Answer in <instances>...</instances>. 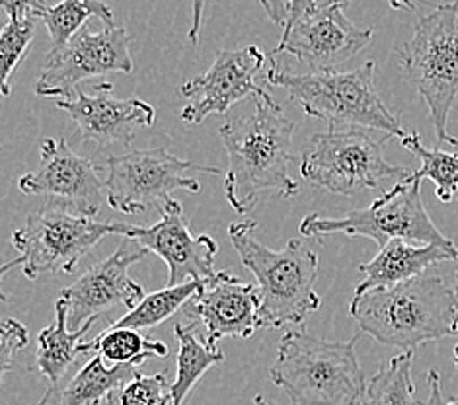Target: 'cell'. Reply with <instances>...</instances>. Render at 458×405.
<instances>
[{
	"label": "cell",
	"instance_id": "obj_1",
	"mask_svg": "<svg viewBox=\"0 0 458 405\" xmlns=\"http://www.w3.org/2000/svg\"><path fill=\"white\" fill-rule=\"evenodd\" d=\"M294 123L264 92L254 97V112L219 129L228 155L225 195L238 215H250L261 197H294L299 183L289 176Z\"/></svg>",
	"mask_w": 458,
	"mask_h": 405
},
{
	"label": "cell",
	"instance_id": "obj_2",
	"mask_svg": "<svg viewBox=\"0 0 458 405\" xmlns=\"http://www.w3.org/2000/svg\"><path fill=\"white\" fill-rule=\"evenodd\" d=\"M349 314L361 333L403 351L445 337H458L454 291L437 273H423L396 287L353 297Z\"/></svg>",
	"mask_w": 458,
	"mask_h": 405
},
{
	"label": "cell",
	"instance_id": "obj_3",
	"mask_svg": "<svg viewBox=\"0 0 458 405\" xmlns=\"http://www.w3.org/2000/svg\"><path fill=\"white\" fill-rule=\"evenodd\" d=\"M228 238L256 279L261 325L267 330L301 325L320 308V297L314 291L318 254L312 248L293 238L283 249H271L256 238V223L250 218L228 226Z\"/></svg>",
	"mask_w": 458,
	"mask_h": 405
},
{
	"label": "cell",
	"instance_id": "obj_4",
	"mask_svg": "<svg viewBox=\"0 0 458 405\" xmlns=\"http://www.w3.org/2000/svg\"><path fill=\"white\" fill-rule=\"evenodd\" d=\"M357 339L328 342L304 330L287 332L269 376L293 405H361L367 382L355 353Z\"/></svg>",
	"mask_w": 458,
	"mask_h": 405
},
{
	"label": "cell",
	"instance_id": "obj_5",
	"mask_svg": "<svg viewBox=\"0 0 458 405\" xmlns=\"http://www.w3.org/2000/svg\"><path fill=\"white\" fill-rule=\"evenodd\" d=\"M375 69L377 64L367 61L353 71L294 74L281 71L277 63L269 59L266 79L271 86L285 90L304 114L328 122L330 129H337V125L367 127L402 140L408 133L377 94Z\"/></svg>",
	"mask_w": 458,
	"mask_h": 405
},
{
	"label": "cell",
	"instance_id": "obj_6",
	"mask_svg": "<svg viewBox=\"0 0 458 405\" xmlns=\"http://www.w3.org/2000/svg\"><path fill=\"white\" fill-rule=\"evenodd\" d=\"M347 3H322V0H281L261 3L269 20L281 28L279 46L267 53L293 55L312 72L337 71L344 63L361 53L370 39L373 28H357L345 16Z\"/></svg>",
	"mask_w": 458,
	"mask_h": 405
},
{
	"label": "cell",
	"instance_id": "obj_7",
	"mask_svg": "<svg viewBox=\"0 0 458 405\" xmlns=\"http://www.w3.org/2000/svg\"><path fill=\"white\" fill-rule=\"evenodd\" d=\"M408 80L428 104L439 142L458 147L449 135V115L458 96V3L439 4L420 16L410 41L398 51Z\"/></svg>",
	"mask_w": 458,
	"mask_h": 405
},
{
	"label": "cell",
	"instance_id": "obj_8",
	"mask_svg": "<svg viewBox=\"0 0 458 405\" xmlns=\"http://www.w3.org/2000/svg\"><path fill=\"white\" fill-rule=\"evenodd\" d=\"M299 230L307 238L328 234L361 236L373 240L378 248H385L394 240H403L410 244L441 246L458 251L453 240L433 224L423 205L421 183L408 181V178L398 181L394 188L385 191L365 209L349 211L337 218L310 213L302 218Z\"/></svg>",
	"mask_w": 458,
	"mask_h": 405
},
{
	"label": "cell",
	"instance_id": "obj_9",
	"mask_svg": "<svg viewBox=\"0 0 458 405\" xmlns=\"http://www.w3.org/2000/svg\"><path fill=\"white\" fill-rule=\"evenodd\" d=\"M383 145L385 140L359 129H330L310 139L301 158V173L316 188L345 197L375 190L383 180H406L411 172L388 164Z\"/></svg>",
	"mask_w": 458,
	"mask_h": 405
},
{
	"label": "cell",
	"instance_id": "obj_10",
	"mask_svg": "<svg viewBox=\"0 0 458 405\" xmlns=\"http://www.w3.org/2000/svg\"><path fill=\"white\" fill-rule=\"evenodd\" d=\"M131 224L100 223L46 207L28 216L26 224L14 230L13 246L20 251L24 275L36 281L46 273H72L79 261L106 236L127 238Z\"/></svg>",
	"mask_w": 458,
	"mask_h": 405
},
{
	"label": "cell",
	"instance_id": "obj_11",
	"mask_svg": "<svg viewBox=\"0 0 458 405\" xmlns=\"http://www.w3.org/2000/svg\"><path fill=\"white\" fill-rule=\"evenodd\" d=\"M190 170L219 173L215 166H198L182 160L166 148L131 150L106 160L107 203L114 211L137 215L148 207L158 209L172 199L174 191L199 193L201 183L188 176Z\"/></svg>",
	"mask_w": 458,
	"mask_h": 405
},
{
	"label": "cell",
	"instance_id": "obj_12",
	"mask_svg": "<svg viewBox=\"0 0 458 405\" xmlns=\"http://www.w3.org/2000/svg\"><path fill=\"white\" fill-rule=\"evenodd\" d=\"M133 59L129 53V34L123 26H104L100 31L82 30L67 47L49 51L36 84L38 96L71 97L79 84L115 72L129 74Z\"/></svg>",
	"mask_w": 458,
	"mask_h": 405
},
{
	"label": "cell",
	"instance_id": "obj_13",
	"mask_svg": "<svg viewBox=\"0 0 458 405\" xmlns=\"http://www.w3.org/2000/svg\"><path fill=\"white\" fill-rule=\"evenodd\" d=\"M18 188L26 195H41L47 207L79 216L94 218L100 213L106 181L100 168L82 158L64 139H46L41 142V160L34 172L18 180Z\"/></svg>",
	"mask_w": 458,
	"mask_h": 405
},
{
	"label": "cell",
	"instance_id": "obj_14",
	"mask_svg": "<svg viewBox=\"0 0 458 405\" xmlns=\"http://www.w3.org/2000/svg\"><path fill=\"white\" fill-rule=\"evenodd\" d=\"M147 254L148 249L137 240L123 238L110 257L98 261L71 287L59 292V297L69 304V325L74 327V332L114 310L115 306H125L127 310L137 308L147 294L137 281L129 277L127 271L137 261L145 259Z\"/></svg>",
	"mask_w": 458,
	"mask_h": 405
},
{
	"label": "cell",
	"instance_id": "obj_15",
	"mask_svg": "<svg viewBox=\"0 0 458 405\" xmlns=\"http://www.w3.org/2000/svg\"><path fill=\"white\" fill-rule=\"evenodd\" d=\"M267 55L258 46L216 51L211 69L185 80L180 94L190 100L182 109V122L198 125L209 115L226 114L246 97H256L266 90L256 84L264 71Z\"/></svg>",
	"mask_w": 458,
	"mask_h": 405
},
{
	"label": "cell",
	"instance_id": "obj_16",
	"mask_svg": "<svg viewBox=\"0 0 458 405\" xmlns=\"http://www.w3.org/2000/svg\"><path fill=\"white\" fill-rule=\"evenodd\" d=\"M157 211L160 213L157 224L148 228L131 224L127 238L137 240L140 246L165 261L168 267V287H180L216 275L215 257L219 246L211 236L191 234L180 201L170 199Z\"/></svg>",
	"mask_w": 458,
	"mask_h": 405
},
{
	"label": "cell",
	"instance_id": "obj_17",
	"mask_svg": "<svg viewBox=\"0 0 458 405\" xmlns=\"http://www.w3.org/2000/svg\"><path fill=\"white\" fill-rule=\"evenodd\" d=\"M112 92L114 86L102 82L92 92L79 89L71 97L57 100L55 105L72 117L84 140L98 147L131 145L139 129L155 125L157 109L137 97L117 100Z\"/></svg>",
	"mask_w": 458,
	"mask_h": 405
},
{
	"label": "cell",
	"instance_id": "obj_18",
	"mask_svg": "<svg viewBox=\"0 0 458 405\" xmlns=\"http://www.w3.org/2000/svg\"><path fill=\"white\" fill-rule=\"evenodd\" d=\"M188 314L205 327L207 343L215 347L223 337L246 339L264 327L258 287L226 271L201 281Z\"/></svg>",
	"mask_w": 458,
	"mask_h": 405
},
{
	"label": "cell",
	"instance_id": "obj_19",
	"mask_svg": "<svg viewBox=\"0 0 458 405\" xmlns=\"http://www.w3.org/2000/svg\"><path fill=\"white\" fill-rule=\"evenodd\" d=\"M443 261L458 264V251L445 249L441 246H420L403 242V240H394V242H388L385 248H380L373 259L359 266L363 281H359L353 297H363L369 291L396 287V284L423 275L429 267L443 264Z\"/></svg>",
	"mask_w": 458,
	"mask_h": 405
},
{
	"label": "cell",
	"instance_id": "obj_20",
	"mask_svg": "<svg viewBox=\"0 0 458 405\" xmlns=\"http://www.w3.org/2000/svg\"><path fill=\"white\" fill-rule=\"evenodd\" d=\"M69 304L59 297L55 302V322L41 330L38 337V353L36 363L43 376L49 380L51 388L55 390L63 378L67 376L69 368L74 365L76 357L81 355L82 337L90 332V327L98 320L84 324L81 330L69 332Z\"/></svg>",
	"mask_w": 458,
	"mask_h": 405
},
{
	"label": "cell",
	"instance_id": "obj_21",
	"mask_svg": "<svg viewBox=\"0 0 458 405\" xmlns=\"http://www.w3.org/2000/svg\"><path fill=\"white\" fill-rule=\"evenodd\" d=\"M174 335L178 339V372L176 380L170 388V405H183L190 398L195 384L205 376V372L215 365H221L225 353L219 347L209 345L207 339L195 333L193 325H185L178 322L174 325Z\"/></svg>",
	"mask_w": 458,
	"mask_h": 405
},
{
	"label": "cell",
	"instance_id": "obj_22",
	"mask_svg": "<svg viewBox=\"0 0 458 405\" xmlns=\"http://www.w3.org/2000/svg\"><path fill=\"white\" fill-rule=\"evenodd\" d=\"M135 367H106L100 355H94L63 390L61 405H102L137 375Z\"/></svg>",
	"mask_w": 458,
	"mask_h": 405
},
{
	"label": "cell",
	"instance_id": "obj_23",
	"mask_svg": "<svg viewBox=\"0 0 458 405\" xmlns=\"http://www.w3.org/2000/svg\"><path fill=\"white\" fill-rule=\"evenodd\" d=\"M94 353L100 355L107 363L127 365L139 368L148 359H162L168 355L166 343L157 342V339L145 337L137 330H127V327L110 325L100 335L94 337L92 342L81 343V355Z\"/></svg>",
	"mask_w": 458,
	"mask_h": 405
},
{
	"label": "cell",
	"instance_id": "obj_24",
	"mask_svg": "<svg viewBox=\"0 0 458 405\" xmlns=\"http://www.w3.org/2000/svg\"><path fill=\"white\" fill-rule=\"evenodd\" d=\"M3 10L8 16V21L3 28V34H0V63H3L0 82H3V96H10L13 92L10 76L26 57L39 16L36 13L34 0H4Z\"/></svg>",
	"mask_w": 458,
	"mask_h": 405
},
{
	"label": "cell",
	"instance_id": "obj_25",
	"mask_svg": "<svg viewBox=\"0 0 458 405\" xmlns=\"http://www.w3.org/2000/svg\"><path fill=\"white\" fill-rule=\"evenodd\" d=\"M39 20L46 21L51 38V51L67 47L69 43L81 34V28L92 16L102 18L104 26H114V14L107 4L100 0H64L57 6H47L34 0Z\"/></svg>",
	"mask_w": 458,
	"mask_h": 405
},
{
	"label": "cell",
	"instance_id": "obj_26",
	"mask_svg": "<svg viewBox=\"0 0 458 405\" xmlns=\"http://www.w3.org/2000/svg\"><path fill=\"white\" fill-rule=\"evenodd\" d=\"M400 142L403 148H408L411 155L421 160V168L411 172L408 181L421 183V180H431L435 183L437 199L441 203H451L453 197L458 195V155L423 147L418 133H410Z\"/></svg>",
	"mask_w": 458,
	"mask_h": 405
},
{
	"label": "cell",
	"instance_id": "obj_27",
	"mask_svg": "<svg viewBox=\"0 0 458 405\" xmlns=\"http://www.w3.org/2000/svg\"><path fill=\"white\" fill-rule=\"evenodd\" d=\"M201 281H191L180 284V287H166L157 292H150L140 300L137 308L129 310L125 316L119 317L114 327H127V330H150L165 324L168 317L176 314L183 304L191 302L198 292Z\"/></svg>",
	"mask_w": 458,
	"mask_h": 405
},
{
	"label": "cell",
	"instance_id": "obj_28",
	"mask_svg": "<svg viewBox=\"0 0 458 405\" xmlns=\"http://www.w3.org/2000/svg\"><path fill=\"white\" fill-rule=\"evenodd\" d=\"M413 351L394 357L367 384L361 405H423L416 396L411 380Z\"/></svg>",
	"mask_w": 458,
	"mask_h": 405
},
{
	"label": "cell",
	"instance_id": "obj_29",
	"mask_svg": "<svg viewBox=\"0 0 458 405\" xmlns=\"http://www.w3.org/2000/svg\"><path fill=\"white\" fill-rule=\"evenodd\" d=\"M170 384L162 375H140L131 378L110 398V405H170Z\"/></svg>",
	"mask_w": 458,
	"mask_h": 405
},
{
	"label": "cell",
	"instance_id": "obj_30",
	"mask_svg": "<svg viewBox=\"0 0 458 405\" xmlns=\"http://www.w3.org/2000/svg\"><path fill=\"white\" fill-rule=\"evenodd\" d=\"M28 330L24 324H20L13 317H4L0 324V360H3V375L13 370L14 355L28 345Z\"/></svg>",
	"mask_w": 458,
	"mask_h": 405
},
{
	"label": "cell",
	"instance_id": "obj_31",
	"mask_svg": "<svg viewBox=\"0 0 458 405\" xmlns=\"http://www.w3.org/2000/svg\"><path fill=\"white\" fill-rule=\"evenodd\" d=\"M423 405H458V396L445 398L441 390V375L437 370H429V398Z\"/></svg>",
	"mask_w": 458,
	"mask_h": 405
},
{
	"label": "cell",
	"instance_id": "obj_32",
	"mask_svg": "<svg viewBox=\"0 0 458 405\" xmlns=\"http://www.w3.org/2000/svg\"><path fill=\"white\" fill-rule=\"evenodd\" d=\"M201 8H203V4H195V24H193V28H191V31H190V39H191V41L198 39L199 21H201Z\"/></svg>",
	"mask_w": 458,
	"mask_h": 405
},
{
	"label": "cell",
	"instance_id": "obj_33",
	"mask_svg": "<svg viewBox=\"0 0 458 405\" xmlns=\"http://www.w3.org/2000/svg\"><path fill=\"white\" fill-rule=\"evenodd\" d=\"M454 300H456V306H458V264H456V269H454Z\"/></svg>",
	"mask_w": 458,
	"mask_h": 405
},
{
	"label": "cell",
	"instance_id": "obj_34",
	"mask_svg": "<svg viewBox=\"0 0 458 405\" xmlns=\"http://www.w3.org/2000/svg\"><path fill=\"white\" fill-rule=\"evenodd\" d=\"M53 392H55V390H53V388H49V392L46 393V396H43V398H41V401H39L38 405H49V400H51V396H53Z\"/></svg>",
	"mask_w": 458,
	"mask_h": 405
},
{
	"label": "cell",
	"instance_id": "obj_35",
	"mask_svg": "<svg viewBox=\"0 0 458 405\" xmlns=\"http://www.w3.org/2000/svg\"><path fill=\"white\" fill-rule=\"evenodd\" d=\"M254 401H256V405H271L264 396H256V400H254Z\"/></svg>",
	"mask_w": 458,
	"mask_h": 405
},
{
	"label": "cell",
	"instance_id": "obj_36",
	"mask_svg": "<svg viewBox=\"0 0 458 405\" xmlns=\"http://www.w3.org/2000/svg\"><path fill=\"white\" fill-rule=\"evenodd\" d=\"M454 365H456V368H458V345L454 347Z\"/></svg>",
	"mask_w": 458,
	"mask_h": 405
}]
</instances>
